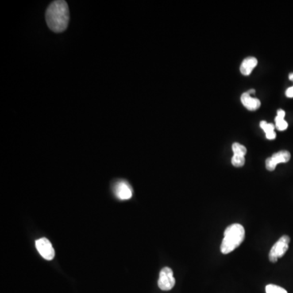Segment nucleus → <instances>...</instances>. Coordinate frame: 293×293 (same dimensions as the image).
Listing matches in <instances>:
<instances>
[{
  "instance_id": "obj_4",
  "label": "nucleus",
  "mask_w": 293,
  "mask_h": 293,
  "mask_svg": "<svg viewBox=\"0 0 293 293\" xmlns=\"http://www.w3.org/2000/svg\"><path fill=\"white\" fill-rule=\"evenodd\" d=\"M175 285L174 273L170 267L162 269L158 279V287L162 291H170Z\"/></svg>"
},
{
  "instance_id": "obj_16",
  "label": "nucleus",
  "mask_w": 293,
  "mask_h": 293,
  "mask_svg": "<svg viewBox=\"0 0 293 293\" xmlns=\"http://www.w3.org/2000/svg\"><path fill=\"white\" fill-rule=\"evenodd\" d=\"M266 136H267V139H268V140H275V138H276V134H275V132H270V133L266 134Z\"/></svg>"
},
{
  "instance_id": "obj_15",
  "label": "nucleus",
  "mask_w": 293,
  "mask_h": 293,
  "mask_svg": "<svg viewBox=\"0 0 293 293\" xmlns=\"http://www.w3.org/2000/svg\"><path fill=\"white\" fill-rule=\"evenodd\" d=\"M266 166H267V169L269 171H273L276 168V165L274 163L271 157L267 158V160H266Z\"/></svg>"
},
{
  "instance_id": "obj_13",
  "label": "nucleus",
  "mask_w": 293,
  "mask_h": 293,
  "mask_svg": "<svg viewBox=\"0 0 293 293\" xmlns=\"http://www.w3.org/2000/svg\"><path fill=\"white\" fill-rule=\"evenodd\" d=\"M275 124H276L277 129L280 131V132H283L287 128V122L285 121L284 118H282V117H278L276 116L275 117Z\"/></svg>"
},
{
  "instance_id": "obj_14",
  "label": "nucleus",
  "mask_w": 293,
  "mask_h": 293,
  "mask_svg": "<svg viewBox=\"0 0 293 293\" xmlns=\"http://www.w3.org/2000/svg\"><path fill=\"white\" fill-rule=\"evenodd\" d=\"M260 126L266 132V134L274 132L275 129V125L271 123H267L266 121H261Z\"/></svg>"
},
{
  "instance_id": "obj_7",
  "label": "nucleus",
  "mask_w": 293,
  "mask_h": 293,
  "mask_svg": "<svg viewBox=\"0 0 293 293\" xmlns=\"http://www.w3.org/2000/svg\"><path fill=\"white\" fill-rule=\"evenodd\" d=\"M241 102L247 109L250 111H255L258 109L261 106V101L258 99L251 96L249 93H244L241 96Z\"/></svg>"
},
{
  "instance_id": "obj_1",
  "label": "nucleus",
  "mask_w": 293,
  "mask_h": 293,
  "mask_svg": "<svg viewBox=\"0 0 293 293\" xmlns=\"http://www.w3.org/2000/svg\"><path fill=\"white\" fill-rule=\"evenodd\" d=\"M46 21L50 29L60 33L66 30L70 21L69 7L66 1L51 3L46 12Z\"/></svg>"
},
{
  "instance_id": "obj_6",
  "label": "nucleus",
  "mask_w": 293,
  "mask_h": 293,
  "mask_svg": "<svg viewBox=\"0 0 293 293\" xmlns=\"http://www.w3.org/2000/svg\"><path fill=\"white\" fill-rule=\"evenodd\" d=\"M114 193L120 200L131 199L133 195L132 187L125 181H119L115 184Z\"/></svg>"
},
{
  "instance_id": "obj_17",
  "label": "nucleus",
  "mask_w": 293,
  "mask_h": 293,
  "mask_svg": "<svg viewBox=\"0 0 293 293\" xmlns=\"http://www.w3.org/2000/svg\"><path fill=\"white\" fill-rule=\"evenodd\" d=\"M286 95L288 98H293V86L287 89V91H286Z\"/></svg>"
},
{
  "instance_id": "obj_3",
  "label": "nucleus",
  "mask_w": 293,
  "mask_h": 293,
  "mask_svg": "<svg viewBox=\"0 0 293 293\" xmlns=\"http://www.w3.org/2000/svg\"><path fill=\"white\" fill-rule=\"evenodd\" d=\"M289 243H290L289 236H283L274 244L269 254V259L271 263H276L278 259L282 257L286 253L288 249Z\"/></svg>"
},
{
  "instance_id": "obj_11",
  "label": "nucleus",
  "mask_w": 293,
  "mask_h": 293,
  "mask_svg": "<svg viewBox=\"0 0 293 293\" xmlns=\"http://www.w3.org/2000/svg\"><path fill=\"white\" fill-rule=\"evenodd\" d=\"M267 293H287V291L283 287L275 284H268L266 287Z\"/></svg>"
},
{
  "instance_id": "obj_2",
  "label": "nucleus",
  "mask_w": 293,
  "mask_h": 293,
  "mask_svg": "<svg viewBox=\"0 0 293 293\" xmlns=\"http://www.w3.org/2000/svg\"><path fill=\"white\" fill-rule=\"evenodd\" d=\"M245 238V230L240 224H232L229 225L225 232L221 245V252L228 254L238 248Z\"/></svg>"
},
{
  "instance_id": "obj_18",
  "label": "nucleus",
  "mask_w": 293,
  "mask_h": 293,
  "mask_svg": "<svg viewBox=\"0 0 293 293\" xmlns=\"http://www.w3.org/2000/svg\"><path fill=\"white\" fill-rule=\"evenodd\" d=\"M277 116L279 117H282V118H284L285 117V112L282 109H279L278 112H277Z\"/></svg>"
},
{
  "instance_id": "obj_9",
  "label": "nucleus",
  "mask_w": 293,
  "mask_h": 293,
  "mask_svg": "<svg viewBox=\"0 0 293 293\" xmlns=\"http://www.w3.org/2000/svg\"><path fill=\"white\" fill-rule=\"evenodd\" d=\"M271 159L276 166L280 163H287L291 159V154L287 151H280L274 154Z\"/></svg>"
},
{
  "instance_id": "obj_19",
  "label": "nucleus",
  "mask_w": 293,
  "mask_h": 293,
  "mask_svg": "<svg viewBox=\"0 0 293 293\" xmlns=\"http://www.w3.org/2000/svg\"><path fill=\"white\" fill-rule=\"evenodd\" d=\"M289 79L291 81H293V74H291L289 75Z\"/></svg>"
},
{
  "instance_id": "obj_5",
  "label": "nucleus",
  "mask_w": 293,
  "mask_h": 293,
  "mask_svg": "<svg viewBox=\"0 0 293 293\" xmlns=\"http://www.w3.org/2000/svg\"><path fill=\"white\" fill-rule=\"evenodd\" d=\"M35 246L43 258L47 261H51L54 258L55 250L52 244L47 238H40L36 240Z\"/></svg>"
},
{
  "instance_id": "obj_8",
  "label": "nucleus",
  "mask_w": 293,
  "mask_h": 293,
  "mask_svg": "<svg viewBox=\"0 0 293 293\" xmlns=\"http://www.w3.org/2000/svg\"><path fill=\"white\" fill-rule=\"evenodd\" d=\"M256 64H257V60L256 58L252 57V56L246 58L240 66V72L244 76H248L252 73V70L256 67Z\"/></svg>"
},
{
  "instance_id": "obj_20",
  "label": "nucleus",
  "mask_w": 293,
  "mask_h": 293,
  "mask_svg": "<svg viewBox=\"0 0 293 293\" xmlns=\"http://www.w3.org/2000/svg\"><path fill=\"white\" fill-rule=\"evenodd\" d=\"M248 93H249V94H253V93H255V90H253V89H252V90H249V91H248Z\"/></svg>"
},
{
  "instance_id": "obj_10",
  "label": "nucleus",
  "mask_w": 293,
  "mask_h": 293,
  "mask_svg": "<svg viewBox=\"0 0 293 293\" xmlns=\"http://www.w3.org/2000/svg\"><path fill=\"white\" fill-rule=\"evenodd\" d=\"M232 150H233L234 155H239V156H245L247 153V149L244 145L235 143L232 145Z\"/></svg>"
},
{
  "instance_id": "obj_12",
  "label": "nucleus",
  "mask_w": 293,
  "mask_h": 293,
  "mask_svg": "<svg viewBox=\"0 0 293 293\" xmlns=\"http://www.w3.org/2000/svg\"><path fill=\"white\" fill-rule=\"evenodd\" d=\"M232 164L235 167H242L245 164V158L243 156L234 155L233 157L232 158Z\"/></svg>"
}]
</instances>
